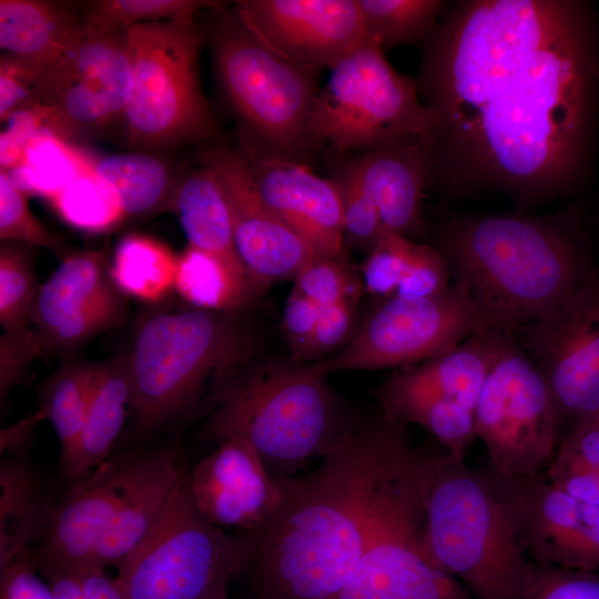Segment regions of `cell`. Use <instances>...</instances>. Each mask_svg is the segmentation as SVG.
Masks as SVG:
<instances>
[{
  "mask_svg": "<svg viewBox=\"0 0 599 599\" xmlns=\"http://www.w3.org/2000/svg\"><path fill=\"white\" fill-rule=\"evenodd\" d=\"M233 12L273 52L316 71L366 39L357 0H241Z\"/></svg>",
  "mask_w": 599,
  "mask_h": 599,
  "instance_id": "2e32d148",
  "label": "cell"
},
{
  "mask_svg": "<svg viewBox=\"0 0 599 599\" xmlns=\"http://www.w3.org/2000/svg\"><path fill=\"white\" fill-rule=\"evenodd\" d=\"M254 354L253 335L231 313L191 307L144 316L128 355L135 428L150 432L192 412L205 392L209 404Z\"/></svg>",
  "mask_w": 599,
  "mask_h": 599,
  "instance_id": "8992f818",
  "label": "cell"
},
{
  "mask_svg": "<svg viewBox=\"0 0 599 599\" xmlns=\"http://www.w3.org/2000/svg\"><path fill=\"white\" fill-rule=\"evenodd\" d=\"M89 170L115 195L124 217L167 207L174 186L167 165L148 153L84 159Z\"/></svg>",
  "mask_w": 599,
  "mask_h": 599,
  "instance_id": "f1b7e54d",
  "label": "cell"
},
{
  "mask_svg": "<svg viewBox=\"0 0 599 599\" xmlns=\"http://www.w3.org/2000/svg\"><path fill=\"white\" fill-rule=\"evenodd\" d=\"M42 419H44L42 414L37 410L29 417L3 428L1 430V453H16L23 449L31 440L35 424Z\"/></svg>",
  "mask_w": 599,
  "mask_h": 599,
  "instance_id": "6f0895ef",
  "label": "cell"
},
{
  "mask_svg": "<svg viewBox=\"0 0 599 599\" xmlns=\"http://www.w3.org/2000/svg\"><path fill=\"white\" fill-rule=\"evenodd\" d=\"M39 573L33 549L0 567V599H54L49 583Z\"/></svg>",
  "mask_w": 599,
  "mask_h": 599,
  "instance_id": "816d5d0a",
  "label": "cell"
},
{
  "mask_svg": "<svg viewBox=\"0 0 599 599\" xmlns=\"http://www.w3.org/2000/svg\"><path fill=\"white\" fill-rule=\"evenodd\" d=\"M519 599H599V575L528 560Z\"/></svg>",
  "mask_w": 599,
  "mask_h": 599,
  "instance_id": "7bdbcfd3",
  "label": "cell"
},
{
  "mask_svg": "<svg viewBox=\"0 0 599 599\" xmlns=\"http://www.w3.org/2000/svg\"><path fill=\"white\" fill-rule=\"evenodd\" d=\"M490 328L499 327L456 281L432 297H386L338 353L309 364L323 376L344 370L406 368Z\"/></svg>",
  "mask_w": 599,
  "mask_h": 599,
  "instance_id": "7c38bea8",
  "label": "cell"
},
{
  "mask_svg": "<svg viewBox=\"0 0 599 599\" xmlns=\"http://www.w3.org/2000/svg\"><path fill=\"white\" fill-rule=\"evenodd\" d=\"M505 328H490L394 374L376 392L380 414L424 400L449 398L476 410L484 383L514 338Z\"/></svg>",
  "mask_w": 599,
  "mask_h": 599,
  "instance_id": "603a6c76",
  "label": "cell"
},
{
  "mask_svg": "<svg viewBox=\"0 0 599 599\" xmlns=\"http://www.w3.org/2000/svg\"><path fill=\"white\" fill-rule=\"evenodd\" d=\"M0 567L34 549L43 534L49 505H43L31 469L19 458L0 468Z\"/></svg>",
  "mask_w": 599,
  "mask_h": 599,
  "instance_id": "f546056e",
  "label": "cell"
},
{
  "mask_svg": "<svg viewBox=\"0 0 599 599\" xmlns=\"http://www.w3.org/2000/svg\"><path fill=\"white\" fill-rule=\"evenodd\" d=\"M433 128L415 79L396 71L367 38L331 69L309 119L313 143L326 142L338 152L423 141Z\"/></svg>",
  "mask_w": 599,
  "mask_h": 599,
  "instance_id": "30bf717a",
  "label": "cell"
},
{
  "mask_svg": "<svg viewBox=\"0 0 599 599\" xmlns=\"http://www.w3.org/2000/svg\"><path fill=\"white\" fill-rule=\"evenodd\" d=\"M263 201L322 256L344 260L343 206L334 179L302 163L243 154Z\"/></svg>",
  "mask_w": 599,
  "mask_h": 599,
  "instance_id": "7402d4cb",
  "label": "cell"
},
{
  "mask_svg": "<svg viewBox=\"0 0 599 599\" xmlns=\"http://www.w3.org/2000/svg\"><path fill=\"white\" fill-rule=\"evenodd\" d=\"M49 201L65 222L85 231H105L124 219L113 192L91 171L75 177Z\"/></svg>",
  "mask_w": 599,
  "mask_h": 599,
  "instance_id": "d590c367",
  "label": "cell"
},
{
  "mask_svg": "<svg viewBox=\"0 0 599 599\" xmlns=\"http://www.w3.org/2000/svg\"><path fill=\"white\" fill-rule=\"evenodd\" d=\"M177 258L165 244L146 235L121 238L110 261L119 291L142 302L155 303L174 290Z\"/></svg>",
  "mask_w": 599,
  "mask_h": 599,
  "instance_id": "1f68e13d",
  "label": "cell"
},
{
  "mask_svg": "<svg viewBox=\"0 0 599 599\" xmlns=\"http://www.w3.org/2000/svg\"><path fill=\"white\" fill-rule=\"evenodd\" d=\"M356 301H342L319 308L305 361L343 348L354 336Z\"/></svg>",
  "mask_w": 599,
  "mask_h": 599,
  "instance_id": "c3c4849f",
  "label": "cell"
},
{
  "mask_svg": "<svg viewBox=\"0 0 599 599\" xmlns=\"http://www.w3.org/2000/svg\"><path fill=\"white\" fill-rule=\"evenodd\" d=\"M167 207L176 213L189 245L220 260L257 296L235 247L222 187L209 166L203 164L175 184Z\"/></svg>",
  "mask_w": 599,
  "mask_h": 599,
  "instance_id": "4316f807",
  "label": "cell"
},
{
  "mask_svg": "<svg viewBox=\"0 0 599 599\" xmlns=\"http://www.w3.org/2000/svg\"><path fill=\"white\" fill-rule=\"evenodd\" d=\"M211 28L215 69L247 136V155L301 163L313 145L309 119L319 92L316 70L267 48L232 11Z\"/></svg>",
  "mask_w": 599,
  "mask_h": 599,
  "instance_id": "52a82bcc",
  "label": "cell"
},
{
  "mask_svg": "<svg viewBox=\"0 0 599 599\" xmlns=\"http://www.w3.org/2000/svg\"><path fill=\"white\" fill-rule=\"evenodd\" d=\"M449 265L438 248L416 244L409 266L393 296L426 298L444 293L448 286Z\"/></svg>",
  "mask_w": 599,
  "mask_h": 599,
  "instance_id": "bcb514c9",
  "label": "cell"
},
{
  "mask_svg": "<svg viewBox=\"0 0 599 599\" xmlns=\"http://www.w3.org/2000/svg\"><path fill=\"white\" fill-rule=\"evenodd\" d=\"M174 290L193 308L234 314L256 295L220 260L194 246L179 255Z\"/></svg>",
  "mask_w": 599,
  "mask_h": 599,
  "instance_id": "d6a6232c",
  "label": "cell"
},
{
  "mask_svg": "<svg viewBox=\"0 0 599 599\" xmlns=\"http://www.w3.org/2000/svg\"><path fill=\"white\" fill-rule=\"evenodd\" d=\"M326 378L294 359L251 363L210 399L203 436L217 443L245 440L274 478L292 477L308 460L337 451L358 422Z\"/></svg>",
  "mask_w": 599,
  "mask_h": 599,
  "instance_id": "5b68a950",
  "label": "cell"
},
{
  "mask_svg": "<svg viewBox=\"0 0 599 599\" xmlns=\"http://www.w3.org/2000/svg\"><path fill=\"white\" fill-rule=\"evenodd\" d=\"M385 418L404 427L407 424L424 427L458 459H464L467 447L476 438L475 412L449 398L414 403Z\"/></svg>",
  "mask_w": 599,
  "mask_h": 599,
  "instance_id": "e575fe53",
  "label": "cell"
},
{
  "mask_svg": "<svg viewBox=\"0 0 599 599\" xmlns=\"http://www.w3.org/2000/svg\"><path fill=\"white\" fill-rule=\"evenodd\" d=\"M395 423L357 422L347 441L305 475L278 478L280 500L248 542L258 599H337L357 566Z\"/></svg>",
  "mask_w": 599,
  "mask_h": 599,
  "instance_id": "7a4b0ae2",
  "label": "cell"
},
{
  "mask_svg": "<svg viewBox=\"0 0 599 599\" xmlns=\"http://www.w3.org/2000/svg\"><path fill=\"white\" fill-rule=\"evenodd\" d=\"M417 243L383 232L362 266L363 284L373 295L390 297L405 275Z\"/></svg>",
  "mask_w": 599,
  "mask_h": 599,
  "instance_id": "ee69618b",
  "label": "cell"
},
{
  "mask_svg": "<svg viewBox=\"0 0 599 599\" xmlns=\"http://www.w3.org/2000/svg\"><path fill=\"white\" fill-rule=\"evenodd\" d=\"M124 295L114 284L104 252L65 256L38 288L30 324L42 353L75 347L121 322Z\"/></svg>",
  "mask_w": 599,
  "mask_h": 599,
  "instance_id": "e0dca14e",
  "label": "cell"
},
{
  "mask_svg": "<svg viewBox=\"0 0 599 599\" xmlns=\"http://www.w3.org/2000/svg\"><path fill=\"white\" fill-rule=\"evenodd\" d=\"M229 599V598H227Z\"/></svg>",
  "mask_w": 599,
  "mask_h": 599,
  "instance_id": "680465c9",
  "label": "cell"
},
{
  "mask_svg": "<svg viewBox=\"0 0 599 599\" xmlns=\"http://www.w3.org/2000/svg\"><path fill=\"white\" fill-rule=\"evenodd\" d=\"M132 380L128 356L97 364L85 420L69 476V485L83 479L110 458L111 450L132 407Z\"/></svg>",
  "mask_w": 599,
  "mask_h": 599,
  "instance_id": "83f0119b",
  "label": "cell"
},
{
  "mask_svg": "<svg viewBox=\"0 0 599 599\" xmlns=\"http://www.w3.org/2000/svg\"><path fill=\"white\" fill-rule=\"evenodd\" d=\"M517 331L559 423L599 414V268L560 305Z\"/></svg>",
  "mask_w": 599,
  "mask_h": 599,
  "instance_id": "9a60e30c",
  "label": "cell"
},
{
  "mask_svg": "<svg viewBox=\"0 0 599 599\" xmlns=\"http://www.w3.org/2000/svg\"><path fill=\"white\" fill-rule=\"evenodd\" d=\"M223 4L205 0H100L89 16L129 27L136 23L194 19L201 11H219Z\"/></svg>",
  "mask_w": 599,
  "mask_h": 599,
  "instance_id": "ab89813d",
  "label": "cell"
},
{
  "mask_svg": "<svg viewBox=\"0 0 599 599\" xmlns=\"http://www.w3.org/2000/svg\"><path fill=\"white\" fill-rule=\"evenodd\" d=\"M42 353L39 338L31 327L21 332H3L0 337L1 406L9 392L19 384L31 363Z\"/></svg>",
  "mask_w": 599,
  "mask_h": 599,
  "instance_id": "681fc988",
  "label": "cell"
},
{
  "mask_svg": "<svg viewBox=\"0 0 599 599\" xmlns=\"http://www.w3.org/2000/svg\"><path fill=\"white\" fill-rule=\"evenodd\" d=\"M67 4L43 0L0 1V48L37 73L51 67L84 23Z\"/></svg>",
  "mask_w": 599,
  "mask_h": 599,
  "instance_id": "484cf974",
  "label": "cell"
},
{
  "mask_svg": "<svg viewBox=\"0 0 599 599\" xmlns=\"http://www.w3.org/2000/svg\"><path fill=\"white\" fill-rule=\"evenodd\" d=\"M334 180L341 192L344 237L372 250L383 233L375 201L363 185L352 162L345 165Z\"/></svg>",
  "mask_w": 599,
  "mask_h": 599,
  "instance_id": "b9f144b4",
  "label": "cell"
},
{
  "mask_svg": "<svg viewBox=\"0 0 599 599\" xmlns=\"http://www.w3.org/2000/svg\"><path fill=\"white\" fill-rule=\"evenodd\" d=\"M438 250L478 308L512 332L560 305L598 271L576 212L463 216L445 226Z\"/></svg>",
  "mask_w": 599,
  "mask_h": 599,
  "instance_id": "3957f363",
  "label": "cell"
},
{
  "mask_svg": "<svg viewBox=\"0 0 599 599\" xmlns=\"http://www.w3.org/2000/svg\"><path fill=\"white\" fill-rule=\"evenodd\" d=\"M38 104L37 73L16 60L0 59V121Z\"/></svg>",
  "mask_w": 599,
  "mask_h": 599,
  "instance_id": "f907efd6",
  "label": "cell"
},
{
  "mask_svg": "<svg viewBox=\"0 0 599 599\" xmlns=\"http://www.w3.org/2000/svg\"><path fill=\"white\" fill-rule=\"evenodd\" d=\"M247 559L245 535H229L201 514L184 470L115 579L126 599H227L229 586L245 572Z\"/></svg>",
  "mask_w": 599,
  "mask_h": 599,
  "instance_id": "9c48e42d",
  "label": "cell"
},
{
  "mask_svg": "<svg viewBox=\"0 0 599 599\" xmlns=\"http://www.w3.org/2000/svg\"><path fill=\"white\" fill-rule=\"evenodd\" d=\"M23 164L34 194L48 200L75 177L90 171L80 154H75L63 141L50 134H42L30 144Z\"/></svg>",
  "mask_w": 599,
  "mask_h": 599,
  "instance_id": "74e56055",
  "label": "cell"
},
{
  "mask_svg": "<svg viewBox=\"0 0 599 599\" xmlns=\"http://www.w3.org/2000/svg\"><path fill=\"white\" fill-rule=\"evenodd\" d=\"M294 288L319 307L357 301L361 282L344 260L309 254L295 276Z\"/></svg>",
  "mask_w": 599,
  "mask_h": 599,
  "instance_id": "60d3db41",
  "label": "cell"
},
{
  "mask_svg": "<svg viewBox=\"0 0 599 599\" xmlns=\"http://www.w3.org/2000/svg\"><path fill=\"white\" fill-rule=\"evenodd\" d=\"M352 164L375 201L383 232L408 237L423 230L427 171L420 139L366 152Z\"/></svg>",
  "mask_w": 599,
  "mask_h": 599,
  "instance_id": "d4e9b609",
  "label": "cell"
},
{
  "mask_svg": "<svg viewBox=\"0 0 599 599\" xmlns=\"http://www.w3.org/2000/svg\"><path fill=\"white\" fill-rule=\"evenodd\" d=\"M475 417L476 438L500 476L532 478L552 460L557 413L544 376L515 338L490 369Z\"/></svg>",
  "mask_w": 599,
  "mask_h": 599,
  "instance_id": "5bb4252c",
  "label": "cell"
},
{
  "mask_svg": "<svg viewBox=\"0 0 599 599\" xmlns=\"http://www.w3.org/2000/svg\"><path fill=\"white\" fill-rule=\"evenodd\" d=\"M520 535L529 560L571 570H599V507L538 475L514 479Z\"/></svg>",
  "mask_w": 599,
  "mask_h": 599,
  "instance_id": "d6986e66",
  "label": "cell"
},
{
  "mask_svg": "<svg viewBox=\"0 0 599 599\" xmlns=\"http://www.w3.org/2000/svg\"><path fill=\"white\" fill-rule=\"evenodd\" d=\"M365 37L384 51L424 42L447 4L441 0H357Z\"/></svg>",
  "mask_w": 599,
  "mask_h": 599,
  "instance_id": "836d02e7",
  "label": "cell"
},
{
  "mask_svg": "<svg viewBox=\"0 0 599 599\" xmlns=\"http://www.w3.org/2000/svg\"><path fill=\"white\" fill-rule=\"evenodd\" d=\"M49 583L54 599H85L78 572L62 567L37 568Z\"/></svg>",
  "mask_w": 599,
  "mask_h": 599,
  "instance_id": "11a10c76",
  "label": "cell"
},
{
  "mask_svg": "<svg viewBox=\"0 0 599 599\" xmlns=\"http://www.w3.org/2000/svg\"><path fill=\"white\" fill-rule=\"evenodd\" d=\"M131 79L125 106L128 142L150 150L209 139L217 124L204 97L195 20L126 27Z\"/></svg>",
  "mask_w": 599,
  "mask_h": 599,
  "instance_id": "ba28073f",
  "label": "cell"
},
{
  "mask_svg": "<svg viewBox=\"0 0 599 599\" xmlns=\"http://www.w3.org/2000/svg\"><path fill=\"white\" fill-rule=\"evenodd\" d=\"M132 456L133 450H129L110 457L69 485L58 506H50L43 534L33 549L37 568L92 565L95 548L115 512Z\"/></svg>",
  "mask_w": 599,
  "mask_h": 599,
  "instance_id": "44dd1931",
  "label": "cell"
},
{
  "mask_svg": "<svg viewBox=\"0 0 599 599\" xmlns=\"http://www.w3.org/2000/svg\"><path fill=\"white\" fill-rule=\"evenodd\" d=\"M97 364L67 361L39 387L38 409L49 419L60 443V465L67 478L79 447Z\"/></svg>",
  "mask_w": 599,
  "mask_h": 599,
  "instance_id": "4dcf8cb0",
  "label": "cell"
},
{
  "mask_svg": "<svg viewBox=\"0 0 599 599\" xmlns=\"http://www.w3.org/2000/svg\"><path fill=\"white\" fill-rule=\"evenodd\" d=\"M203 162L222 187L235 247L256 294L276 282L295 278L313 251L263 201L244 155L217 148L206 151Z\"/></svg>",
  "mask_w": 599,
  "mask_h": 599,
  "instance_id": "ac0fdd59",
  "label": "cell"
},
{
  "mask_svg": "<svg viewBox=\"0 0 599 599\" xmlns=\"http://www.w3.org/2000/svg\"><path fill=\"white\" fill-rule=\"evenodd\" d=\"M184 470L172 447L133 450L115 512L92 565L119 568L124 562L152 529Z\"/></svg>",
  "mask_w": 599,
  "mask_h": 599,
  "instance_id": "cb8c5ba5",
  "label": "cell"
},
{
  "mask_svg": "<svg viewBox=\"0 0 599 599\" xmlns=\"http://www.w3.org/2000/svg\"><path fill=\"white\" fill-rule=\"evenodd\" d=\"M81 580L85 599H126L121 585L115 578L104 573L98 565H87L74 569Z\"/></svg>",
  "mask_w": 599,
  "mask_h": 599,
  "instance_id": "db71d44e",
  "label": "cell"
},
{
  "mask_svg": "<svg viewBox=\"0 0 599 599\" xmlns=\"http://www.w3.org/2000/svg\"><path fill=\"white\" fill-rule=\"evenodd\" d=\"M63 54L37 75L38 104L49 110V131L70 139L125 120L131 79L128 30L85 14Z\"/></svg>",
  "mask_w": 599,
  "mask_h": 599,
  "instance_id": "4fadbf2b",
  "label": "cell"
},
{
  "mask_svg": "<svg viewBox=\"0 0 599 599\" xmlns=\"http://www.w3.org/2000/svg\"><path fill=\"white\" fill-rule=\"evenodd\" d=\"M190 495L201 514L213 525L257 530L281 497V483L245 440L219 443L209 456L187 473Z\"/></svg>",
  "mask_w": 599,
  "mask_h": 599,
  "instance_id": "ffe728a7",
  "label": "cell"
},
{
  "mask_svg": "<svg viewBox=\"0 0 599 599\" xmlns=\"http://www.w3.org/2000/svg\"><path fill=\"white\" fill-rule=\"evenodd\" d=\"M0 240L47 248L60 256L65 253L63 240L48 230L31 212L26 194L0 171Z\"/></svg>",
  "mask_w": 599,
  "mask_h": 599,
  "instance_id": "f35d334b",
  "label": "cell"
},
{
  "mask_svg": "<svg viewBox=\"0 0 599 599\" xmlns=\"http://www.w3.org/2000/svg\"><path fill=\"white\" fill-rule=\"evenodd\" d=\"M549 481L571 497L599 507V473L568 475Z\"/></svg>",
  "mask_w": 599,
  "mask_h": 599,
  "instance_id": "9f6ffc18",
  "label": "cell"
},
{
  "mask_svg": "<svg viewBox=\"0 0 599 599\" xmlns=\"http://www.w3.org/2000/svg\"><path fill=\"white\" fill-rule=\"evenodd\" d=\"M434 119L432 184L535 201L589 173L599 109V18L576 0H461L423 43L415 79Z\"/></svg>",
  "mask_w": 599,
  "mask_h": 599,
  "instance_id": "6da1fadb",
  "label": "cell"
},
{
  "mask_svg": "<svg viewBox=\"0 0 599 599\" xmlns=\"http://www.w3.org/2000/svg\"><path fill=\"white\" fill-rule=\"evenodd\" d=\"M425 509L417 484L383 479L375 490L363 555L337 599H476L423 548Z\"/></svg>",
  "mask_w": 599,
  "mask_h": 599,
  "instance_id": "8fae6325",
  "label": "cell"
},
{
  "mask_svg": "<svg viewBox=\"0 0 599 599\" xmlns=\"http://www.w3.org/2000/svg\"><path fill=\"white\" fill-rule=\"evenodd\" d=\"M423 548L476 599H519L528 557L515 481L449 453H422Z\"/></svg>",
  "mask_w": 599,
  "mask_h": 599,
  "instance_id": "277c9868",
  "label": "cell"
},
{
  "mask_svg": "<svg viewBox=\"0 0 599 599\" xmlns=\"http://www.w3.org/2000/svg\"><path fill=\"white\" fill-rule=\"evenodd\" d=\"M599 473V414L573 422L547 467L554 480L568 475Z\"/></svg>",
  "mask_w": 599,
  "mask_h": 599,
  "instance_id": "f6af8a7d",
  "label": "cell"
},
{
  "mask_svg": "<svg viewBox=\"0 0 599 599\" xmlns=\"http://www.w3.org/2000/svg\"><path fill=\"white\" fill-rule=\"evenodd\" d=\"M7 130L0 135L1 171L14 169L24 163L30 144L42 134H50L49 110L34 104L12 114L7 121Z\"/></svg>",
  "mask_w": 599,
  "mask_h": 599,
  "instance_id": "7dc6e473",
  "label": "cell"
},
{
  "mask_svg": "<svg viewBox=\"0 0 599 599\" xmlns=\"http://www.w3.org/2000/svg\"><path fill=\"white\" fill-rule=\"evenodd\" d=\"M38 288L29 250L19 243L2 242L0 324L3 332H21L32 327L30 314Z\"/></svg>",
  "mask_w": 599,
  "mask_h": 599,
  "instance_id": "8d00e7d4",
  "label": "cell"
},
{
  "mask_svg": "<svg viewBox=\"0 0 599 599\" xmlns=\"http://www.w3.org/2000/svg\"><path fill=\"white\" fill-rule=\"evenodd\" d=\"M319 308V306L293 287L285 304L282 331L290 345L294 361H305Z\"/></svg>",
  "mask_w": 599,
  "mask_h": 599,
  "instance_id": "f5cc1de1",
  "label": "cell"
}]
</instances>
